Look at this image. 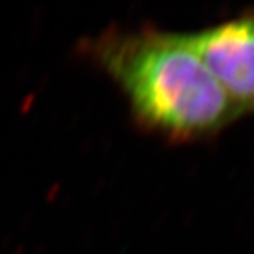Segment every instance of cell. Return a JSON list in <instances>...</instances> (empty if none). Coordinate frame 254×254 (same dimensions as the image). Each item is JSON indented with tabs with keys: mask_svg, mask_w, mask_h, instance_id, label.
Masks as SVG:
<instances>
[{
	"mask_svg": "<svg viewBox=\"0 0 254 254\" xmlns=\"http://www.w3.org/2000/svg\"><path fill=\"white\" fill-rule=\"evenodd\" d=\"M89 49L121 87L135 120L172 142L210 139L241 118L186 32L115 28Z\"/></svg>",
	"mask_w": 254,
	"mask_h": 254,
	"instance_id": "6da1fadb",
	"label": "cell"
},
{
	"mask_svg": "<svg viewBox=\"0 0 254 254\" xmlns=\"http://www.w3.org/2000/svg\"><path fill=\"white\" fill-rule=\"evenodd\" d=\"M186 39L242 118L254 114V9L186 32Z\"/></svg>",
	"mask_w": 254,
	"mask_h": 254,
	"instance_id": "7a4b0ae2",
	"label": "cell"
}]
</instances>
